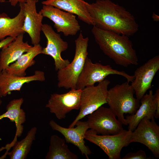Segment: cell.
<instances>
[{"label": "cell", "instance_id": "obj_1", "mask_svg": "<svg viewBox=\"0 0 159 159\" xmlns=\"http://www.w3.org/2000/svg\"><path fill=\"white\" fill-rule=\"evenodd\" d=\"M87 9L96 26L127 36L138 30L134 16L124 7L110 0H97L88 3Z\"/></svg>", "mask_w": 159, "mask_h": 159}, {"label": "cell", "instance_id": "obj_2", "mask_svg": "<svg viewBox=\"0 0 159 159\" xmlns=\"http://www.w3.org/2000/svg\"><path fill=\"white\" fill-rule=\"evenodd\" d=\"M95 40L104 53L117 65H137L138 58L128 36L99 28L91 30Z\"/></svg>", "mask_w": 159, "mask_h": 159}, {"label": "cell", "instance_id": "obj_3", "mask_svg": "<svg viewBox=\"0 0 159 159\" xmlns=\"http://www.w3.org/2000/svg\"><path fill=\"white\" fill-rule=\"evenodd\" d=\"M135 92L127 82L117 84L108 90L107 103L122 124L126 125L124 114L133 115L140 106V100L134 97Z\"/></svg>", "mask_w": 159, "mask_h": 159}, {"label": "cell", "instance_id": "obj_4", "mask_svg": "<svg viewBox=\"0 0 159 159\" xmlns=\"http://www.w3.org/2000/svg\"><path fill=\"white\" fill-rule=\"evenodd\" d=\"M89 40L88 37H84L81 32L75 40V52L73 60L66 67L57 71L58 87L76 89L77 79L87 57Z\"/></svg>", "mask_w": 159, "mask_h": 159}, {"label": "cell", "instance_id": "obj_5", "mask_svg": "<svg viewBox=\"0 0 159 159\" xmlns=\"http://www.w3.org/2000/svg\"><path fill=\"white\" fill-rule=\"evenodd\" d=\"M110 81L105 79L96 86L85 87L82 90L80 96V112L69 127H74L76 123L86 115L107 103V96Z\"/></svg>", "mask_w": 159, "mask_h": 159}, {"label": "cell", "instance_id": "obj_6", "mask_svg": "<svg viewBox=\"0 0 159 159\" xmlns=\"http://www.w3.org/2000/svg\"><path fill=\"white\" fill-rule=\"evenodd\" d=\"M111 74L123 76L129 83L132 82L134 78L133 75H130L124 71L114 69L110 65H103L99 63H93L87 57L77 79L76 89L82 90L86 87L94 85L95 83L102 81L108 76Z\"/></svg>", "mask_w": 159, "mask_h": 159}, {"label": "cell", "instance_id": "obj_7", "mask_svg": "<svg viewBox=\"0 0 159 159\" xmlns=\"http://www.w3.org/2000/svg\"><path fill=\"white\" fill-rule=\"evenodd\" d=\"M132 132L123 129L116 134L99 135L90 130L86 132L85 139L99 146L109 159H120L122 148L131 143Z\"/></svg>", "mask_w": 159, "mask_h": 159}, {"label": "cell", "instance_id": "obj_8", "mask_svg": "<svg viewBox=\"0 0 159 159\" xmlns=\"http://www.w3.org/2000/svg\"><path fill=\"white\" fill-rule=\"evenodd\" d=\"M89 115V128L97 134L115 135L123 130L122 124L109 107L102 106Z\"/></svg>", "mask_w": 159, "mask_h": 159}, {"label": "cell", "instance_id": "obj_9", "mask_svg": "<svg viewBox=\"0 0 159 159\" xmlns=\"http://www.w3.org/2000/svg\"><path fill=\"white\" fill-rule=\"evenodd\" d=\"M54 23V27L58 32L65 36H74L80 30V26L74 14L52 6L43 5L39 11Z\"/></svg>", "mask_w": 159, "mask_h": 159}, {"label": "cell", "instance_id": "obj_10", "mask_svg": "<svg viewBox=\"0 0 159 159\" xmlns=\"http://www.w3.org/2000/svg\"><path fill=\"white\" fill-rule=\"evenodd\" d=\"M130 143L138 142L147 146L156 158H159V126L154 119H142L132 132Z\"/></svg>", "mask_w": 159, "mask_h": 159}, {"label": "cell", "instance_id": "obj_11", "mask_svg": "<svg viewBox=\"0 0 159 159\" xmlns=\"http://www.w3.org/2000/svg\"><path fill=\"white\" fill-rule=\"evenodd\" d=\"M42 31L47 40L46 46L42 48V54L49 55L53 58L56 71L66 67L70 62L68 59H63L61 54L67 49V42L64 41L60 35L56 32L49 24H43Z\"/></svg>", "mask_w": 159, "mask_h": 159}, {"label": "cell", "instance_id": "obj_12", "mask_svg": "<svg viewBox=\"0 0 159 159\" xmlns=\"http://www.w3.org/2000/svg\"><path fill=\"white\" fill-rule=\"evenodd\" d=\"M82 90L71 89L66 93L52 94L46 107L58 119H64L66 114L71 110L79 109Z\"/></svg>", "mask_w": 159, "mask_h": 159}, {"label": "cell", "instance_id": "obj_13", "mask_svg": "<svg viewBox=\"0 0 159 159\" xmlns=\"http://www.w3.org/2000/svg\"><path fill=\"white\" fill-rule=\"evenodd\" d=\"M159 69V56H155L137 68L131 85L136 98L140 100L147 91L151 88L154 77Z\"/></svg>", "mask_w": 159, "mask_h": 159}, {"label": "cell", "instance_id": "obj_14", "mask_svg": "<svg viewBox=\"0 0 159 159\" xmlns=\"http://www.w3.org/2000/svg\"><path fill=\"white\" fill-rule=\"evenodd\" d=\"M36 3L34 0H27L24 3H19L23 7L24 14L22 29L28 34L34 45L39 44L40 41L44 17L39 12H37Z\"/></svg>", "mask_w": 159, "mask_h": 159}, {"label": "cell", "instance_id": "obj_15", "mask_svg": "<svg viewBox=\"0 0 159 159\" xmlns=\"http://www.w3.org/2000/svg\"><path fill=\"white\" fill-rule=\"evenodd\" d=\"M49 125L54 130L58 131L64 137L66 142L70 143L78 148L82 155H84L87 159L88 155L92 153L90 148L85 145L84 140L85 135L89 129L87 121H78L76 123L75 127L66 128L58 124L54 120H51Z\"/></svg>", "mask_w": 159, "mask_h": 159}, {"label": "cell", "instance_id": "obj_16", "mask_svg": "<svg viewBox=\"0 0 159 159\" xmlns=\"http://www.w3.org/2000/svg\"><path fill=\"white\" fill-rule=\"evenodd\" d=\"M141 105L136 112L126 116L125 118L126 125L128 130L133 131L141 120L145 117L150 120L159 117V107L155 101L152 90L145 94L140 100Z\"/></svg>", "mask_w": 159, "mask_h": 159}, {"label": "cell", "instance_id": "obj_17", "mask_svg": "<svg viewBox=\"0 0 159 159\" xmlns=\"http://www.w3.org/2000/svg\"><path fill=\"white\" fill-rule=\"evenodd\" d=\"M45 80L44 72L39 70L35 71L32 75L24 77L11 74L5 69L0 71V95L5 97L12 91H20L26 83L33 81L43 82Z\"/></svg>", "mask_w": 159, "mask_h": 159}, {"label": "cell", "instance_id": "obj_18", "mask_svg": "<svg viewBox=\"0 0 159 159\" xmlns=\"http://www.w3.org/2000/svg\"><path fill=\"white\" fill-rule=\"evenodd\" d=\"M42 3L75 14L86 23L93 26L94 25L87 9L88 3L84 0H46L42 1Z\"/></svg>", "mask_w": 159, "mask_h": 159}, {"label": "cell", "instance_id": "obj_19", "mask_svg": "<svg viewBox=\"0 0 159 159\" xmlns=\"http://www.w3.org/2000/svg\"><path fill=\"white\" fill-rule=\"evenodd\" d=\"M24 34L16 37L11 42L1 49L0 53V71L6 69L22 54L32 47L23 40Z\"/></svg>", "mask_w": 159, "mask_h": 159}, {"label": "cell", "instance_id": "obj_20", "mask_svg": "<svg viewBox=\"0 0 159 159\" xmlns=\"http://www.w3.org/2000/svg\"><path fill=\"white\" fill-rule=\"evenodd\" d=\"M24 101L22 97L12 100L6 106V112L0 115V120L3 118H7L11 121L14 122L15 123L16 131L14 139L11 143L6 145L9 149L12 147L17 141V137H20L23 132L24 127L22 125L26 120L25 113L21 108Z\"/></svg>", "mask_w": 159, "mask_h": 159}, {"label": "cell", "instance_id": "obj_21", "mask_svg": "<svg viewBox=\"0 0 159 159\" xmlns=\"http://www.w3.org/2000/svg\"><path fill=\"white\" fill-rule=\"evenodd\" d=\"M19 5V12L14 17L11 18L5 13H0V41L6 37L15 38L25 33L22 29L24 19V11L22 6Z\"/></svg>", "mask_w": 159, "mask_h": 159}, {"label": "cell", "instance_id": "obj_22", "mask_svg": "<svg viewBox=\"0 0 159 159\" xmlns=\"http://www.w3.org/2000/svg\"><path fill=\"white\" fill-rule=\"evenodd\" d=\"M42 47L39 44L34 45L27 52L22 54L16 61L10 64L5 69L9 73L20 77L26 76V71L34 65V58L42 54Z\"/></svg>", "mask_w": 159, "mask_h": 159}, {"label": "cell", "instance_id": "obj_23", "mask_svg": "<svg viewBox=\"0 0 159 159\" xmlns=\"http://www.w3.org/2000/svg\"><path fill=\"white\" fill-rule=\"evenodd\" d=\"M37 130L35 127L31 128L24 138L14 143L11 151L5 153L0 159L4 158L7 155L9 156L11 159H26L30 151L33 141L35 139Z\"/></svg>", "mask_w": 159, "mask_h": 159}, {"label": "cell", "instance_id": "obj_24", "mask_svg": "<svg viewBox=\"0 0 159 159\" xmlns=\"http://www.w3.org/2000/svg\"><path fill=\"white\" fill-rule=\"evenodd\" d=\"M46 159H77V156L71 152L65 143V139L57 135L51 136Z\"/></svg>", "mask_w": 159, "mask_h": 159}, {"label": "cell", "instance_id": "obj_25", "mask_svg": "<svg viewBox=\"0 0 159 159\" xmlns=\"http://www.w3.org/2000/svg\"><path fill=\"white\" fill-rule=\"evenodd\" d=\"M150 158L147 156L145 152L143 150H139L136 152H130L127 154L122 159H149Z\"/></svg>", "mask_w": 159, "mask_h": 159}, {"label": "cell", "instance_id": "obj_26", "mask_svg": "<svg viewBox=\"0 0 159 159\" xmlns=\"http://www.w3.org/2000/svg\"><path fill=\"white\" fill-rule=\"evenodd\" d=\"M15 38L11 37H7L4 39L0 41V49L7 45L13 41Z\"/></svg>", "mask_w": 159, "mask_h": 159}, {"label": "cell", "instance_id": "obj_27", "mask_svg": "<svg viewBox=\"0 0 159 159\" xmlns=\"http://www.w3.org/2000/svg\"><path fill=\"white\" fill-rule=\"evenodd\" d=\"M27 0H9L11 5L13 6H15L18 3H23L26 1Z\"/></svg>", "mask_w": 159, "mask_h": 159}, {"label": "cell", "instance_id": "obj_28", "mask_svg": "<svg viewBox=\"0 0 159 159\" xmlns=\"http://www.w3.org/2000/svg\"><path fill=\"white\" fill-rule=\"evenodd\" d=\"M152 17L154 21H158L159 20V16L154 13H153Z\"/></svg>", "mask_w": 159, "mask_h": 159}, {"label": "cell", "instance_id": "obj_29", "mask_svg": "<svg viewBox=\"0 0 159 159\" xmlns=\"http://www.w3.org/2000/svg\"><path fill=\"white\" fill-rule=\"evenodd\" d=\"M1 97L0 95V106L1 105V104L2 103V101L1 100Z\"/></svg>", "mask_w": 159, "mask_h": 159}, {"label": "cell", "instance_id": "obj_30", "mask_svg": "<svg viewBox=\"0 0 159 159\" xmlns=\"http://www.w3.org/2000/svg\"><path fill=\"white\" fill-rule=\"evenodd\" d=\"M6 0H0V2L3 3L5 2Z\"/></svg>", "mask_w": 159, "mask_h": 159}, {"label": "cell", "instance_id": "obj_31", "mask_svg": "<svg viewBox=\"0 0 159 159\" xmlns=\"http://www.w3.org/2000/svg\"><path fill=\"white\" fill-rule=\"evenodd\" d=\"M34 1L36 3L38 2L39 0H34Z\"/></svg>", "mask_w": 159, "mask_h": 159}]
</instances>
